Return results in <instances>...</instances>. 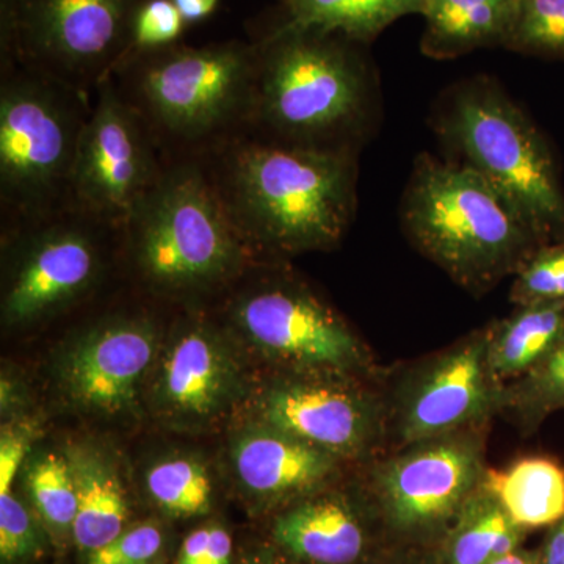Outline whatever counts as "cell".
<instances>
[{
	"mask_svg": "<svg viewBox=\"0 0 564 564\" xmlns=\"http://www.w3.org/2000/svg\"><path fill=\"white\" fill-rule=\"evenodd\" d=\"M250 251L332 248L358 207V154L295 147L245 132L196 161Z\"/></svg>",
	"mask_w": 564,
	"mask_h": 564,
	"instance_id": "6da1fadb",
	"label": "cell"
},
{
	"mask_svg": "<svg viewBox=\"0 0 564 564\" xmlns=\"http://www.w3.org/2000/svg\"><path fill=\"white\" fill-rule=\"evenodd\" d=\"M254 40L131 52L111 74L166 162L202 161L251 131L258 84Z\"/></svg>",
	"mask_w": 564,
	"mask_h": 564,
	"instance_id": "7a4b0ae2",
	"label": "cell"
},
{
	"mask_svg": "<svg viewBox=\"0 0 564 564\" xmlns=\"http://www.w3.org/2000/svg\"><path fill=\"white\" fill-rule=\"evenodd\" d=\"M258 44L251 132L313 150L358 154L372 132L377 84L356 41L273 24Z\"/></svg>",
	"mask_w": 564,
	"mask_h": 564,
	"instance_id": "3957f363",
	"label": "cell"
},
{
	"mask_svg": "<svg viewBox=\"0 0 564 564\" xmlns=\"http://www.w3.org/2000/svg\"><path fill=\"white\" fill-rule=\"evenodd\" d=\"M411 242L459 284L486 289L543 247L524 218L463 162L421 154L400 204Z\"/></svg>",
	"mask_w": 564,
	"mask_h": 564,
	"instance_id": "277c9868",
	"label": "cell"
},
{
	"mask_svg": "<svg viewBox=\"0 0 564 564\" xmlns=\"http://www.w3.org/2000/svg\"><path fill=\"white\" fill-rule=\"evenodd\" d=\"M121 237L131 273L162 295L221 291L252 259L196 161L166 165L122 221Z\"/></svg>",
	"mask_w": 564,
	"mask_h": 564,
	"instance_id": "5b68a950",
	"label": "cell"
},
{
	"mask_svg": "<svg viewBox=\"0 0 564 564\" xmlns=\"http://www.w3.org/2000/svg\"><path fill=\"white\" fill-rule=\"evenodd\" d=\"M93 96L0 63V217L3 226L73 203L77 151Z\"/></svg>",
	"mask_w": 564,
	"mask_h": 564,
	"instance_id": "8992f818",
	"label": "cell"
},
{
	"mask_svg": "<svg viewBox=\"0 0 564 564\" xmlns=\"http://www.w3.org/2000/svg\"><path fill=\"white\" fill-rule=\"evenodd\" d=\"M443 139L524 218L541 243L564 240V188L547 140L491 80L459 85L437 117Z\"/></svg>",
	"mask_w": 564,
	"mask_h": 564,
	"instance_id": "52a82bcc",
	"label": "cell"
},
{
	"mask_svg": "<svg viewBox=\"0 0 564 564\" xmlns=\"http://www.w3.org/2000/svg\"><path fill=\"white\" fill-rule=\"evenodd\" d=\"M140 0H0V63L93 96L131 54Z\"/></svg>",
	"mask_w": 564,
	"mask_h": 564,
	"instance_id": "ba28073f",
	"label": "cell"
},
{
	"mask_svg": "<svg viewBox=\"0 0 564 564\" xmlns=\"http://www.w3.org/2000/svg\"><path fill=\"white\" fill-rule=\"evenodd\" d=\"M2 229L10 262L3 314L10 323L40 321L87 295L110 256L122 251L121 226L76 203Z\"/></svg>",
	"mask_w": 564,
	"mask_h": 564,
	"instance_id": "9c48e42d",
	"label": "cell"
},
{
	"mask_svg": "<svg viewBox=\"0 0 564 564\" xmlns=\"http://www.w3.org/2000/svg\"><path fill=\"white\" fill-rule=\"evenodd\" d=\"M166 159L143 118L124 101L113 80L93 93L77 151L73 203L117 225L165 172Z\"/></svg>",
	"mask_w": 564,
	"mask_h": 564,
	"instance_id": "30bf717a",
	"label": "cell"
},
{
	"mask_svg": "<svg viewBox=\"0 0 564 564\" xmlns=\"http://www.w3.org/2000/svg\"><path fill=\"white\" fill-rule=\"evenodd\" d=\"M229 317L263 350L315 367H350L359 361L358 340L310 289L292 281H263L242 291Z\"/></svg>",
	"mask_w": 564,
	"mask_h": 564,
	"instance_id": "8fae6325",
	"label": "cell"
},
{
	"mask_svg": "<svg viewBox=\"0 0 564 564\" xmlns=\"http://www.w3.org/2000/svg\"><path fill=\"white\" fill-rule=\"evenodd\" d=\"M74 350L66 366L70 392L87 406L115 413L133 402L154 355L155 333L147 318H115L88 333Z\"/></svg>",
	"mask_w": 564,
	"mask_h": 564,
	"instance_id": "7c38bea8",
	"label": "cell"
},
{
	"mask_svg": "<svg viewBox=\"0 0 564 564\" xmlns=\"http://www.w3.org/2000/svg\"><path fill=\"white\" fill-rule=\"evenodd\" d=\"M478 474L480 463L470 445L437 443L389 464L381 484L393 518L419 525L452 513Z\"/></svg>",
	"mask_w": 564,
	"mask_h": 564,
	"instance_id": "4fadbf2b",
	"label": "cell"
},
{
	"mask_svg": "<svg viewBox=\"0 0 564 564\" xmlns=\"http://www.w3.org/2000/svg\"><path fill=\"white\" fill-rule=\"evenodd\" d=\"M489 337H478L445 356L411 397L404 414L408 443L425 441L473 421L491 400Z\"/></svg>",
	"mask_w": 564,
	"mask_h": 564,
	"instance_id": "5bb4252c",
	"label": "cell"
},
{
	"mask_svg": "<svg viewBox=\"0 0 564 564\" xmlns=\"http://www.w3.org/2000/svg\"><path fill=\"white\" fill-rule=\"evenodd\" d=\"M263 417L276 432L332 455L358 452L372 433V411L366 402L322 384L276 389L263 403Z\"/></svg>",
	"mask_w": 564,
	"mask_h": 564,
	"instance_id": "9a60e30c",
	"label": "cell"
},
{
	"mask_svg": "<svg viewBox=\"0 0 564 564\" xmlns=\"http://www.w3.org/2000/svg\"><path fill=\"white\" fill-rule=\"evenodd\" d=\"M234 462L243 485L262 496L304 491L333 469L332 454L276 430L243 437Z\"/></svg>",
	"mask_w": 564,
	"mask_h": 564,
	"instance_id": "2e32d148",
	"label": "cell"
},
{
	"mask_svg": "<svg viewBox=\"0 0 564 564\" xmlns=\"http://www.w3.org/2000/svg\"><path fill=\"white\" fill-rule=\"evenodd\" d=\"M522 0H422L423 51L451 58L478 47L508 44Z\"/></svg>",
	"mask_w": 564,
	"mask_h": 564,
	"instance_id": "e0dca14e",
	"label": "cell"
},
{
	"mask_svg": "<svg viewBox=\"0 0 564 564\" xmlns=\"http://www.w3.org/2000/svg\"><path fill=\"white\" fill-rule=\"evenodd\" d=\"M218 350L212 334L199 323L181 334L163 369L166 402L184 413L215 410L228 384V369Z\"/></svg>",
	"mask_w": 564,
	"mask_h": 564,
	"instance_id": "ac0fdd59",
	"label": "cell"
},
{
	"mask_svg": "<svg viewBox=\"0 0 564 564\" xmlns=\"http://www.w3.org/2000/svg\"><path fill=\"white\" fill-rule=\"evenodd\" d=\"M278 541L293 555L317 564H350L361 555V527L343 503L317 500L282 516Z\"/></svg>",
	"mask_w": 564,
	"mask_h": 564,
	"instance_id": "d6986e66",
	"label": "cell"
},
{
	"mask_svg": "<svg viewBox=\"0 0 564 564\" xmlns=\"http://www.w3.org/2000/svg\"><path fill=\"white\" fill-rule=\"evenodd\" d=\"M486 489L518 527L564 519V469L547 458H525L486 474Z\"/></svg>",
	"mask_w": 564,
	"mask_h": 564,
	"instance_id": "ffe728a7",
	"label": "cell"
},
{
	"mask_svg": "<svg viewBox=\"0 0 564 564\" xmlns=\"http://www.w3.org/2000/svg\"><path fill=\"white\" fill-rule=\"evenodd\" d=\"M69 463L77 488L74 540L84 551H98L124 532V492L117 474L99 456L77 451Z\"/></svg>",
	"mask_w": 564,
	"mask_h": 564,
	"instance_id": "44dd1931",
	"label": "cell"
},
{
	"mask_svg": "<svg viewBox=\"0 0 564 564\" xmlns=\"http://www.w3.org/2000/svg\"><path fill=\"white\" fill-rule=\"evenodd\" d=\"M281 6L276 24L336 33L362 43L400 18L419 13L422 0H281Z\"/></svg>",
	"mask_w": 564,
	"mask_h": 564,
	"instance_id": "7402d4cb",
	"label": "cell"
},
{
	"mask_svg": "<svg viewBox=\"0 0 564 564\" xmlns=\"http://www.w3.org/2000/svg\"><path fill=\"white\" fill-rule=\"evenodd\" d=\"M564 333V302L522 304L489 339L492 375L514 377L533 370Z\"/></svg>",
	"mask_w": 564,
	"mask_h": 564,
	"instance_id": "603a6c76",
	"label": "cell"
},
{
	"mask_svg": "<svg viewBox=\"0 0 564 564\" xmlns=\"http://www.w3.org/2000/svg\"><path fill=\"white\" fill-rule=\"evenodd\" d=\"M148 489L155 502L174 514L206 513L210 507L209 475L198 463L170 459L152 467Z\"/></svg>",
	"mask_w": 564,
	"mask_h": 564,
	"instance_id": "cb8c5ba5",
	"label": "cell"
},
{
	"mask_svg": "<svg viewBox=\"0 0 564 564\" xmlns=\"http://www.w3.org/2000/svg\"><path fill=\"white\" fill-rule=\"evenodd\" d=\"M28 484L41 516L57 529H73L77 488L69 459L44 456L32 467Z\"/></svg>",
	"mask_w": 564,
	"mask_h": 564,
	"instance_id": "d4e9b609",
	"label": "cell"
},
{
	"mask_svg": "<svg viewBox=\"0 0 564 564\" xmlns=\"http://www.w3.org/2000/svg\"><path fill=\"white\" fill-rule=\"evenodd\" d=\"M507 46L564 57V0H522Z\"/></svg>",
	"mask_w": 564,
	"mask_h": 564,
	"instance_id": "484cf974",
	"label": "cell"
},
{
	"mask_svg": "<svg viewBox=\"0 0 564 564\" xmlns=\"http://www.w3.org/2000/svg\"><path fill=\"white\" fill-rule=\"evenodd\" d=\"M513 302H564V240L543 245L516 273Z\"/></svg>",
	"mask_w": 564,
	"mask_h": 564,
	"instance_id": "4316f807",
	"label": "cell"
},
{
	"mask_svg": "<svg viewBox=\"0 0 564 564\" xmlns=\"http://www.w3.org/2000/svg\"><path fill=\"white\" fill-rule=\"evenodd\" d=\"M187 28L173 0H140L133 14L131 52L180 43Z\"/></svg>",
	"mask_w": 564,
	"mask_h": 564,
	"instance_id": "83f0119b",
	"label": "cell"
},
{
	"mask_svg": "<svg viewBox=\"0 0 564 564\" xmlns=\"http://www.w3.org/2000/svg\"><path fill=\"white\" fill-rule=\"evenodd\" d=\"M502 507H489L481 511L459 533L452 551V564H488L496 554L497 543L513 527Z\"/></svg>",
	"mask_w": 564,
	"mask_h": 564,
	"instance_id": "f1b7e54d",
	"label": "cell"
},
{
	"mask_svg": "<svg viewBox=\"0 0 564 564\" xmlns=\"http://www.w3.org/2000/svg\"><path fill=\"white\" fill-rule=\"evenodd\" d=\"M521 403L533 415L564 408V333L543 361L530 370Z\"/></svg>",
	"mask_w": 564,
	"mask_h": 564,
	"instance_id": "f546056e",
	"label": "cell"
},
{
	"mask_svg": "<svg viewBox=\"0 0 564 564\" xmlns=\"http://www.w3.org/2000/svg\"><path fill=\"white\" fill-rule=\"evenodd\" d=\"M163 538L155 525L126 530L111 543L90 552L88 564H151L161 554Z\"/></svg>",
	"mask_w": 564,
	"mask_h": 564,
	"instance_id": "4dcf8cb0",
	"label": "cell"
},
{
	"mask_svg": "<svg viewBox=\"0 0 564 564\" xmlns=\"http://www.w3.org/2000/svg\"><path fill=\"white\" fill-rule=\"evenodd\" d=\"M39 538L31 516L10 494L0 496V555L6 562L25 558L36 551Z\"/></svg>",
	"mask_w": 564,
	"mask_h": 564,
	"instance_id": "1f68e13d",
	"label": "cell"
},
{
	"mask_svg": "<svg viewBox=\"0 0 564 564\" xmlns=\"http://www.w3.org/2000/svg\"><path fill=\"white\" fill-rule=\"evenodd\" d=\"M232 540L220 527L199 529L188 534L182 544L177 564H229Z\"/></svg>",
	"mask_w": 564,
	"mask_h": 564,
	"instance_id": "d6a6232c",
	"label": "cell"
},
{
	"mask_svg": "<svg viewBox=\"0 0 564 564\" xmlns=\"http://www.w3.org/2000/svg\"><path fill=\"white\" fill-rule=\"evenodd\" d=\"M29 436L20 432L3 434L0 444V496L10 494L13 478L17 477L22 459L28 454Z\"/></svg>",
	"mask_w": 564,
	"mask_h": 564,
	"instance_id": "836d02e7",
	"label": "cell"
},
{
	"mask_svg": "<svg viewBox=\"0 0 564 564\" xmlns=\"http://www.w3.org/2000/svg\"><path fill=\"white\" fill-rule=\"evenodd\" d=\"M187 25L206 21L217 10L220 0H173Z\"/></svg>",
	"mask_w": 564,
	"mask_h": 564,
	"instance_id": "e575fe53",
	"label": "cell"
},
{
	"mask_svg": "<svg viewBox=\"0 0 564 564\" xmlns=\"http://www.w3.org/2000/svg\"><path fill=\"white\" fill-rule=\"evenodd\" d=\"M543 564H564V519L549 538Z\"/></svg>",
	"mask_w": 564,
	"mask_h": 564,
	"instance_id": "d590c367",
	"label": "cell"
},
{
	"mask_svg": "<svg viewBox=\"0 0 564 564\" xmlns=\"http://www.w3.org/2000/svg\"><path fill=\"white\" fill-rule=\"evenodd\" d=\"M488 564H532V562H530L527 556L518 555L513 552V554L492 560V562H489Z\"/></svg>",
	"mask_w": 564,
	"mask_h": 564,
	"instance_id": "8d00e7d4",
	"label": "cell"
}]
</instances>
